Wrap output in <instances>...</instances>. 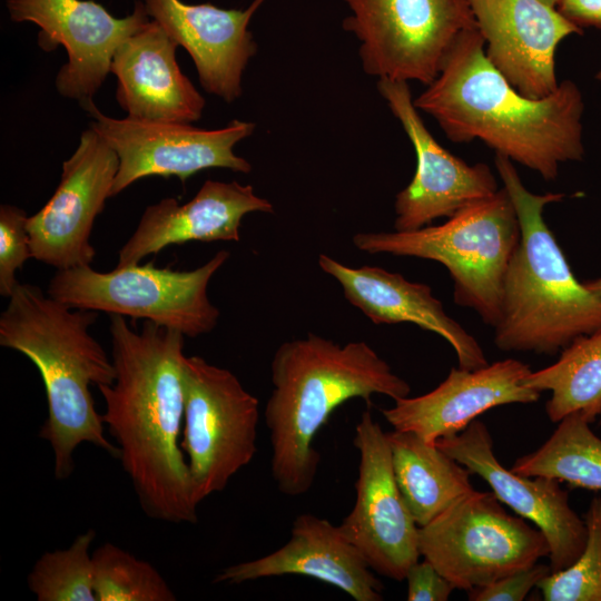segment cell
Wrapping results in <instances>:
<instances>
[{
  "instance_id": "obj_23",
  "label": "cell",
  "mask_w": 601,
  "mask_h": 601,
  "mask_svg": "<svg viewBox=\"0 0 601 601\" xmlns=\"http://www.w3.org/2000/svg\"><path fill=\"white\" fill-rule=\"evenodd\" d=\"M318 265L338 282L347 302L374 324L412 323L436 333L455 351L460 368L489 364L477 341L446 314L428 285L377 266L351 267L324 254Z\"/></svg>"
},
{
  "instance_id": "obj_33",
  "label": "cell",
  "mask_w": 601,
  "mask_h": 601,
  "mask_svg": "<svg viewBox=\"0 0 601 601\" xmlns=\"http://www.w3.org/2000/svg\"><path fill=\"white\" fill-rule=\"evenodd\" d=\"M558 11L580 29L601 30V0H560Z\"/></svg>"
},
{
  "instance_id": "obj_21",
  "label": "cell",
  "mask_w": 601,
  "mask_h": 601,
  "mask_svg": "<svg viewBox=\"0 0 601 601\" xmlns=\"http://www.w3.org/2000/svg\"><path fill=\"white\" fill-rule=\"evenodd\" d=\"M274 213L270 201L250 185L206 180L195 197L180 205L164 198L148 206L118 255V266L139 264L170 245L188 242H238L242 218L249 213Z\"/></svg>"
},
{
  "instance_id": "obj_2",
  "label": "cell",
  "mask_w": 601,
  "mask_h": 601,
  "mask_svg": "<svg viewBox=\"0 0 601 601\" xmlns=\"http://www.w3.org/2000/svg\"><path fill=\"white\" fill-rule=\"evenodd\" d=\"M414 105L434 118L451 141L481 140L545 180L556 178L561 164L584 155L579 86L565 79L542 98L521 93L487 60L477 27L460 35Z\"/></svg>"
},
{
  "instance_id": "obj_31",
  "label": "cell",
  "mask_w": 601,
  "mask_h": 601,
  "mask_svg": "<svg viewBox=\"0 0 601 601\" xmlns=\"http://www.w3.org/2000/svg\"><path fill=\"white\" fill-rule=\"evenodd\" d=\"M552 572L550 565L532 566L503 577L490 584L467 591L470 601H521L533 587Z\"/></svg>"
},
{
  "instance_id": "obj_13",
  "label": "cell",
  "mask_w": 601,
  "mask_h": 601,
  "mask_svg": "<svg viewBox=\"0 0 601 601\" xmlns=\"http://www.w3.org/2000/svg\"><path fill=\"white\" fill-rule=\"evenodd\" d=\"M118 165L116 151L95 129L82 131L76 151L62 164L56 191L27 218L32 258L57 270L90 266L93 223L111 197Z\"/></svg>"
},
{
  "instance_id": "obj_36",
  "label": "cell",
  "mask_w": 601,
  "mask_h": 601,
  "mask_svg": "<svg viewBox=\"0 0 601 601\" xmlns=\"http://www.w3.org/2000/svg\"><path fill=\"white\" fill-rule=\"evenodd\" d=\"M595 79L601 82V69L595 73Z\"/></svg>"
},
{
  "instance_id": "obj_27",
  "label": "cell",
  "mask_w": 601,
  "mask_h": 601,
  "mask_svg": "<svg viewBox=\"0 0 601 601\" xmlns=\"http://www.w3.org/2000/svg\"><path fill=\"white\" fill-rule=\"evenodd\" d=\"M97 601H174L176 595L147 561L105 543L92 553Z\"/></svg>"
},
{
  "instance_id": "obj_28",
  "label": "cell",
  "mask_w": 601,
  "mask_h": 601,
  "mask_svg": "<svg viewBox=\"0 0 601 601\" xmlns=\"http://www.w3.org/2000/svg\"><path fill=\"white\" fill-rule=\"evenodd\" d=\"M95 538V530L89 529L68 549L40 556L28 575L29 589L38 601H97L89 552Z\"/></svg>"
},
{
  "instance_id": "obj_18",
  "label": "cell",
  "mask_w": 601,
  "mask_h": 601,
  "mask_svg": "<svg viewBox=\"0 0 601 601\" xmlns=\"http://www.w3.org/2000/svg\"><path fill=\"white\" fill-rule=\"evenodd\" d=\"M531 372L528 364L514 358L476 370L453 367L431 392L396 400L382 414L394 430L412 432L434 444L439 439L462 432L493 407L536 402L540 392L524 384Z\"/></svg>"
},
{
  "instance_id": "obj_17",
  "label": "cell",
  "mask_w": 601,
  "mask_h": 601,
  "mask_svg": "<svg viewBox=\"0 0 601 601\" xmlns=\"http://www.w3.org/2000/svg\"><path fill=\"white\" fill-rule=\"evenodd\" d=\"M484 52L521 93L542 98L559 86L558 46L582 29L541 0H469Z\"/></svg>"
},
{
  "instance_id": "obj_12",
  "label": "cell",
  "mask_w": 601,
  "mask_h": 601,
  "mask_svg": "<svg viewBox=\"0 0 601 601\" xmlns=\"http://www.w3.org/2000/svg\"><path fill=\"white\" fill-rule=\"evenodd\" d=\"M353 444L359 453L356 500L339 528L371 569L395 581L418 561V525L396 483L387 434L363 412Z\"/></svg>"
},
{
  "instance_id": "obj_32",
  "label": "cell",
  "mask_w": 601,
  "mask_h": 601,
  "mask_svg": "<svg viewBox=\"0 0 601 601\" xmlns=\"http://www.w3.org/2000/svg\"><path fill=\"white\" fill-rule=\"evenodd\" d=\"M405 580L408 601H446L455 589L426 559L412 564Z\"/></svg>"
},
{
  "instance_id": "obj_30",
  "label": "cell",
  "mask_w": 601,
  "mask_h": 601,
  "mask_svg": "<svg viewBox=\"0 0 601 601\" xmlns=\"http://www.w3.org/2000/svg\"><path fill=\"white\" fill-rule=\"evenodd\" d=\"M24 210L2 204L0 206V294L10 297L19 284L16 272L32 258Z\"/></svg>"
},
{
  "instance_id": "obj_25",
  "label": "cell",
  "mask_w": 601,
  "mask_h": 601,
  "mask_svg": "<svg viewBox=\"0 0 601 601\" xmlns=\"http://www.w3.org/2000/svg\"><path fill=\"white\" fill-rule=\"evenodd\" d=\"M524 384L551 393L545 405L551 422L573 412L594 422L601 416V329L573 339L555 363L531 372Z\"/></svg>"
},
{
  "instance_id": "obj_3",
  "label": "cell",
  "mask_w": 601,
  "mask_h": 601,
  "mask_svg": "<svg viewBox=\"0 0 601 601\" xmlns=\"http://www.w3.org/2000/svg\"><path fill=\"white\" fill-rule=\"evenodd\" d=\"M270 372L265 422L272 475L288 496L311 490L321 463L314 439L339 405L355 397L370 403L374 394L396 401L411 393L410 384L367 343L341 345L312 333L280 344Z\"/></svg>"
},
{
  "instance_id": "obj_19",
  "label": "cell",
  "mask_w": 601,
  "mask_h": 601,
  "mask_svg": "<svg viewBox=\"0 0 601 601\" xmlns=\"http://www.w3.org/2000/svg\"><path fill=\"white\" fill-rule=\"evenodd\" d=\"M264 1L254 0L245 10L181 0L142 3L148 17L190 55L205 91L233 102L243 92V72L257 52L248 24Z\"/></svg>"
},
{
  "instance_id": "obj_35",
  "label": "cell",
  "mask_w": 601,
  "mask_h": 601,
  "mask_svg": "<svg viewBox=\"0 0 601 601\" xmlns=\"http://www.w3.org/2000/svg\"><path fill=\"white\" fill-rule=\"evenodd\" d=\"M541 1H543L544 3H546L550 7L556 8L560 0H541Z\"/></svg>"
},
{
  "instance_id": "obj_29",
  "label": "cell",
  "mask_w": 601,
  "mask_h": 601,
  "mask_svg": "<svg viewBox=\"0 0 601 601\" xmlns=\"http://www.w3.org/2000/svg\"><path fill=\"white\" fill-rule=\"evenodd\" d=\"M587 540L578 559L538 583L545 601H601V497L591 501L584 516Z\"/></svg>"
},
{
  "instance_id": "obj_10",
  "label": "cell",
  "mask_w": 601,
  "mask_h": 601,
  "mask_svg": "<svg viewBox=\"0 0 601 601\" xmlns=\"http://www.w3.org/2000/svg\"><path fill=\"white\" fill-rule=\"evenodd\" d=\"M184 375L180 447L200 503L256 455L259 402L234 373L200 356L186 357Z\"/></svg>"
},
{
  "instance_id": "obj_11",
  "label": "cell",
  "mask_w": 601,
  "mask_h": 601,
  "mask_svg": "<svg viewBox=\"0 0 601 601\" xmlns=\"http://www.w3.org/2000/svg\"><path fill=\"white\" fill-rule=\"evenodd\" d=\"M95 129L116 151L119 160L111 196L151 176H176L184 184L208 168L248 174L252 165L234 152L249 137L255 124L234 119L220 129H201L183 122L116 119L104 115L92 98L80 102Z\"/></svg>"
},
{
  "instance_id": "obj_8",
  "label": "cell",
  "mask_w": 601,
  "mask_h": 601,
  "mask_svg": "<svg viewBox=\"0 0 601 601\" xmlns=\"http://www.w3.org/2000/svg\"><path fill=\"white\" fill-rule=\"evenodd\" d=\"M418 549L465 591L525 570L550 551L538 528L509 514L492 491L476 490L418 528Z\"/></svg>"
},
{
  "instance_id": "obj_9",
  "label": "cell",
  "mask_w": 601,
  "mask_h": 601,
  "mask_svg": "<svg viewBox=\"0 0 601 601\" xmlns=\"http://www.w3.org/2000/svg\"><path fill=\"white\" fill-rule=\"evenodd\" d=\"M343 28L359 42L365 73L430 85L462 32L476 27L469 0H343Z\"/></svg>"
},
{
  "instance_id": "obj_22",
  "label": "cell",
  "mask_w": 601,
  "mask_h": 601,
  "mask_svg": "<svg viewBox=\"0 0 601 601\" xmlns=\"http://www.w3.org/2000/svg\"><path fill=\"white\" fill-rule=\"evenodd\" d=\"M178 47L151 19L118 47L110 72L118 80L117 101L129 118L191 124L201 117L205 98L180 71Z\"/></svg>"
},
{
  "instance_id": "obj_34",
  "label": "cell",
  "mask_w": 601,
  "mask_h": 601,
  "mask_svg": "<svg viewBox=\"0 0 601 601\" xmlns=\"http://www.w3.org/2000/svg\"><path fill=\"white\" fill-rule=\"evenodd\" d=\"M584 285L601 299V277L584 282Z\"/></svg>"
},
{
  "instance_id": "obj_5",
  "label": "cell",
  "mask_w": 601,
  "mask_h": 601,
  "mask_svg": "<svg viewBox=\"0 0 601 601\" xmlns=\"http://www.w3.org/2000/svg\"><path fill=\"white\" fill-rule=\"evenodd\" d=\"M495 168L519 217L521 237L509 264L494 344L502 351L554 355L601 329V299L579 282L543 217L565 194H534L509 158Z\"/></svg>"
},
{
  "instance_id": "obj_4",
  "label": "cell",
  "mask_w": 601,
  "mask_h": 601,
  "mask_svg": "<svg viewBox=\"0 0 601 601\" xmlns=\"http://www.w3.org/2000/svg\"><path fill=\"white\" fill-rule=\"evenodd\" d=\"M97 312L72 308L38 286L19 283L0 315V345L27 356L42 378L48 417L39 437L55 455V476L72 473L73 452L83 442L112 457L119 450L104 434L90 386L110 385L116 377L112 359L89 328Z\"/></svg>"
},
{
  "instance_id": "obj_1",
  "label": "cell",
  "mask_w": 601,
  "mask_h": 601,
  "mask_svg": "<svg viewBox=\"0 0 601 601\" xmlns=\"http://www.w3.org/2000/svg\"><path fill=\"white\" fill-rule=\"evenodd\" d=\"M109 333L116 377L98 390L118 459L149 518L194 524L199 503L180 447L186 336L150 321L138 332L121 315L110 316Z\"/></svg>"
},
{
  "instance_id": "obj_7",
  "label": "cell",
  "mask_w": 601,
  "mask_h": 601,
  "mask_svg": "<svg viewBox=\"0 0 601 601\" xmlns=\"http://www.w3.org/2000/svg\"><path fill=\"white\" fill-rule=\"evenodd\" d=\"M228 258L227 250H219L191 270L158 268L152 263L117 265L110 272L73 267L57 270L47 293L72 308L142 318L198 337L218 323L220 312L207 288Z\"/></svg>"
},
{
  "instance_id": "obj_26",
  "label": "cell",
  "mask_w": 601,
  "mask_h": 601,
  "mask_svg": "<svg viewBox=\"0 0 601 601\" xmlns=\"http://www.w3.org/2000/svg\"><path fill=\"white\" fill-rule=\"evenodd\" d=\"M558 423L551 436L535 451L516 459L511 470L601 491V439L580 412L570 413Z\"/></svg>"
},
{
  "instance_id": "obj_24",
  "label": "cell",
  "mask_w": 601,
  "mask_h": 601,
  "mask_svg": "<svg viewBox=\"0 0 601 601\" xmlns=\"http://www.w3.org/2000/svg\"><path fill=\"white\" fill-rule=\"evenodd\" d=\"M387 434L396 483L418 526L473 492L471 471L418 435Z\"/></svg>"
},
{
  "instance_id": "obj_6",
  "label": "cell",
  "mask_w": 601,
  "mask_h": 601,
  "mask_svg": "<svg viewBox=\"0 0 601 601\" xmlns=\"http://www.w3.org/2000/svg\"><path fill=\"white\" fill-rule=\"evenodd\" d=\"M521 228L513 203L502 187L441 225L408 231L358 233L353 244L368 254L435 260L450 273L454 302L476 312L494 327L501 317L503 286Z\"/></svg>"
},
{
  "instance_id": "obj_16",
  "label": "cell",
  "mask_w": 601,
  "mask_h": 601,
  "mask_svg": "<svg viewBox=\"0 0 601 601\" xmlns=\"http://www.w3.org/2000/svg\"><path fill=\"white\" fill-rule=\"evenodd\" d=\"M436 445L482 477L502 504L536 525L546 538L552 572L578 559L587 540L585 523L570 506L569 493L558 480L505 469L495 457L489 428L480 420L453 436L439 439Z\"/></svg>"
},
{
  "instance_id": "obj_15",
  "label": "cell",
  "mask_w": 601,
  "mask_h": 601,
  "mask_svg": "<svg viewBox=\"0 0 601 601\" xmlns=\"http://www.w3.org/2000/svg\"><path fill=\"white\" fill-rule=\"evenodd\" d=\"M377 90L416 155L414 176L395 197V230H415L436 218H449L500 189L486 164L469 165L437 142L414 105L408 82L378 79Z\"/></svg>"
},
{
  "instance_id": "obj_14",
  "label": "cell",
  "mask_w": 601,
  "mask_h": 601,
  "mask_svg": "<svg viewBox=\"0 0 601 601\" xmlns=\"http://www.w3.org/2000/svg\"><path fill=\"white\" fill-rule=\"evenodd\" d=\"M7 9L12 21L39 27L42 50L65 48L68 61L57 73L56 88L79 102L93 97L118 47L150 20L142 1L125 18L93 0H7Z\"/></svg>"
},
{
  "instance_id": "obj_20",
  "label": "cell",
  "mask_w": 601,
  "mask_h": 601,
  "mask_svg": "<svg viewBox=\"0 0 601 601\" xmlns=\"http://www.w3.org/2000/svg\"><path fill=\"white\" fill-rule=\"evenodd\" d=\"M304 575L333 585L355 601L383 600V584L339 525L312 513L295 518L289 540L269 554L224 569L214 582L243 583Z\"/></svg>"
}]
</instances>
